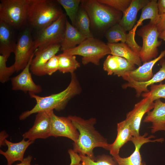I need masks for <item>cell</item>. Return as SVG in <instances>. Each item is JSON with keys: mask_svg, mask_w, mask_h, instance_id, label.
<instances>
[{"mask_svg": "<svg viewBox=\"0 0 165 165\" xmlns=\"http://www.w3.org/2000/svg\"><path fill=\"white\" fill-rule=\"evenodd\" d=\"M81 3L89 16L91 27L97 31H105L119 23L122 16L121 12L97 0H82Z\"/></svg>", "mask_w": 165, "mask_h": 165, "instance_id": "277c9868", "label": "cell"}, {"mask_svg": "<svg viewBox=\"0 0 165 165\" xmlns=\"http://www.w3.org/2000/svg\"><path fill=\"white\" fill-rule=\"evenodd\" d=\"M157 3L159 14L165 13V0H159Z\"/></svg>", "mask_w": 165, "mask_h": 165, "instance_id": "74e56055", "label": "cell"}, {"mask_svg": "<svg viewBox=\"0 0 165 165\" xmlns=\"http://www.w3.org/2000/svg\"><path fill=\"white\" fill-rule=\"evenodd\" d=\"M34 55L22 72L16 76L10 78L12 90H21L25 93L37 94L42 92V88L33 81L30 72V65Z\"/></svg>", "mask_w": 165, "mask_h": 165, "instance_id": "5bb4252c", "label": "cell"}, {"mask_svg": "<svg viewBox=\"0 0 165 165\" xmlns=\"http://www.w3.org/2000/svg\"><path fill=\"white\" fill-rule=\"evenodd\" d=\"M141 95L143 97H149L154 101L161 98L165 99V83L151 85L150 90L147 92L142 93Z\"/></svg>", "mask_w": 165, "mask_h": 165, "instance_id": "d6a6232c", "label": "cell"}, {"mask_svg": "<svg viewBox=\"0 0 165 165\" xmlns=\"http://www.w3.org/2000/svg\"><path fill=\"white\" fill-rule=\"evenodd\" d=\"M32 0H0V20L14 29L21 30L27 24Z\"/></svg>", "mask_w": 165, "mask_h": 165, "instance_id": "5b68a950", "label": "cell"}, {"mask_svg": "<svg viewBox=\"0 0 165 165\" xmlns=\"http://www.w3.org/2000/svg\"><path fill=\"white\" fill-rule=\"evenodd\" d=\"M78 131L79 135L75 142L73 143L74 151L79 154L86 155L93 160L96 159L93 152L97 147L109 150V144L94 127L96 119L91 118L84 119L76 116H68Z\"/></svg>", "mask_w": 165, "mask_h": 165, "instance_id": "6da1fadb", "label": "cell"}, {"mask_svg": "<svg viewBox=\"0 0 165 165\" xmlns=\"http://www.w3.org/2000/svg\"><path fill=\"white\" fill-rule=\"evenodd\" d=\"M165 56V49L156 58L144 63L138 68L126 73L125 75H127L135 81L143 82L148 81L154 75L152 71L153 66L157 62Z\"/></svg>", "mask_w": 165, "mask_h": 165, "instance_id": "cb8c5ba5", "label": "cell"}, {"mask_svg": "<svg viewBox=\"0 0 165 165\" xmlns=\"http://www.w3.org/2000/svg\"><path fill=\"white\" fill-rule=\"evenodd\" d=\"M90 22L86 10L81 6L79 8L76 17L74 27L86 38H94L90 29Z\"/></svg>", "mask_w": 165, "mask_h": 165, "instance_id": "83f0119b", "label": "cell"}, {"mask_svg": "<svg viewBox=\"0 0 165 165\" xmlns=\"http://www.w3.org/2000/svg\"><path fill=\"white\" fill-rule=\"evenodd\" d=\"M143 122L152 123L150 127L152 133L159 131H165V102L160 99L156 100L153 108L147 113Z\"/></svg>", "mask_w": 165, "mask_h": 165, "instance_id": "ac0fdd59", "label": "cell"}, {"mask_svg": "<svg viewBox=\"0 0 165 165\" xmlns=\"http://www.w3.org/2000/svg\"><path fill=\"white\" fill-rule=\"evenodd\" d=\"M154 102L149 97H144L127 114L125 120L130 125L133 136L140 135L139 130L142 119L145 114L153 108Z\"/></svg>", "mask_w": 165, "mask_h": 165, "instance_id": "8fae6325", "label": "cell"}, {"mask_svg": "<svg viewBox=\"0 0 165 165\" xmlns=\"http://www.w3.org/2000/svg\"><path fill=\"white\" fill-rule=\"evenodd\" d=\"M59 61L58 55H55L51 58L46 63L45 70L46 74L52 75L59 70Z\"/></svg>", "mask_w": 165, "mask_h": 165, "instance_id": "e575fe53", "label": "cell"}, {"mask_svg": "<svg viewBox=\"0 0 165 165\" xmlns=\"http://www.w3.org/2000/svg\"><path fill=\"white\" fill-rule=\"evenodd\" d=\"M7 59L4 56L0 55V82L2 83L9 81L10 76L16 71L14 64L9 67L6 65Z\"/></svg>", "mask_w": 165, "mask_h": 165, "instance_id": "1f68e13d", "label": "cell"}, {"mask_svg": "<svg viewBox=\"0 0 165 165\" xmlns=\"http://www.w3.org/2000/svg\"><path fill=\"white\" fill-rule=\"evenodd\" d=\"M66 15L64 13L44 28L36 32L34 38L35 51L51 45L61 43L66 28Z\"/></svg>", "mask_w": 165, "mask_h": 165, "instance_id": "ba28073f", "label": "cell"}, {"mask_svg": "<svg viewBox=\"0 0 165 165\" xmlns=\"http://www.w3.org/2000/svg\"><path fill=\"white\" fill-rule=\"evenodd\" d=\"M14 29L0 20V53L7 60L11 54L14 53L16 43Z\"/></svg>", "mask_w": 165, "mask_h": 165, "instance_id": "d6986e66", "label": "cell"}, {"mask_svg": "<svg viewBox=\"0 0 165 165\" xmlns=\"http://www.w3.org/2000/svg\"><path fill=\"white\" fill-rule=\"evenodd\" d=\"M32 156L29 155L26 157L23 160L16 165H38V164L31 165V164L32 159Z\"/></svg>", "mask_w": 165, "mask_h": 165, "instance_id": "ab89813d", "label": "cell"}, {"mask_svg": "<svg viewBox=\"0 0 165 165\" xmlns=\"http://www.w3.org/2000/svg\"><path fill=\"white\" fill-rule=\"evenodd\" d=\"M62 53L68 56H82V62L84 65L91 63L98 65L101 59L110 54L111 50L107 44L94 37L86 38L75 48L64 51Z\"/></svg>", "mask_w": 165, "mask_h": 165, "instance_id": "8992f818", "label": "cell"}, {"mask_svg": "<svg viewBox=\"0 0 165 165\" xmlns=\"http://www.w3.org/2000/svg\"><path fill=\"white\" fill-rule=\"evenodd\" d=\"M61 43L52 44L44 48L36 49L35 57L32 59L30 70L35 75L42 76L46 75L45 66L47 61L61 49Z\"/></svg>", "mask_w": 165, "mask_h": 165, "instance_id": "7c38bea8", "label": "cell"}, {"mask_svg": "<svg viewBox=\"0 0 165 165\" xmlns=\"http://www.w3.org/2000/svg\"><path fill=\"white\" fill-rule=\"evenodd\" d=\"M21 30L16 41L14 53V64L17 72L22 70L34 55V41L32 29L28 25Z\"/></svg>", "mask_w": 165, "mask_h": 165, "instance_id": "52a82bcc", "label": "cell"}, {"mask_svg": "<svg viewBox=\"0 0 165 165\" xmlns=\"http://www.w3.org/2000/svg\"><path fill=\"white\" fill-rule=\"evenodd\" d=\"M9 136L8 134L5 130H3L0 132V146H6L5 140L6 138Z\"/></svg>", "mask_w": 165, "mask_h": 165, "instance_id": "f35d334b", "label": "cell"}, {"mask_svg": "<svg viewBox=\"0 0 165 165\" xmlns=\"http://www.w3.org/2000/svg\"><path fill=\"white\" fill-rule=\"evenodd\" d=\"M159 38L165 41V30L160 33Z\"/></svg>", "mask_w": 165, "mask_h": 165, "instance_id": "60d3db41", "label": "cell"}, {"mask_svg": "<svg viewBox=\"0 0 165 165\" xmlns=\"http://www.w3.org/2000/svg\"><path fill=\"white\" fill-rule=\"evenodd\" d=\"M137 34L143 40L142 46L139 53L142 62H147L157 57L158 47L162 41L158 40L160 33L156 25L149 22L138 30Z\"/></svg>", "mask_w": 165, "mask_h": 165, "instance_id": "9c48e42d", "label": "cell"}, {"mask_svg": "<svg viewBox=\"0 0 165 165\" xmlns=\"http://www.w3.org/2000/svg\"><path fill=\"white\" fill-rule=\"evenodd\" d=\"M117 134L114 142L109 144L110 154L114 156L119 155L121 148L133 137L132 131L129 123L125 119L117 125Z\"/></svg>", "mask_w": 165, "mask_h": 165, "instance_id": "603a6c76", "label": "cell"}, {"mask_svg": "<svg viewBox=\"0 0 165 165\" xmlns=\"http://www.w3.org/2000/svg\"><path fill=\"white\" fill-rule=\"evenodd\" d=\"M111 50L110 54L124 58L134 64L140 66L142 61L139 54L126 43H107Z\"/></svg>", "mask_w": 165, "mask_h": 165, "instance_id": "484cf974", "label": "cell"}, {"mask_svg": "<svg viewBox=\"0 0 165 165\" xmlns=\"http://www.w3.org/2000/svg\"><path fill=\"white\" fill-rule=\"evenodd\" d=\"M57 0H32L27 24L36 31L50 25L64 13Z\"/></svg>", "mask_w": 165, "mask_h": 165, "instance_id": "3957f363", "label": "cell"}, {"mask_svg": "<svg viewBox=\"0 0 165 165\" xmlns=\"http://www.w3.org/2000/svg\"><path fill=\"white\" fill-rule=\"evenodd\" d=\"M80 0H57L59 3L65 10L66 14L69 17L74 26L76 15L79 11Z\"/></svg>", "mask_w": 165, "mask_h": 165, "instance_id": "f546056e", "label": "cell"}, {"mask_svg": "<svg viewBox=\"0 0 165 165\" xmlns=\"http://www.w3.org/2000/svg\"><path fill=\"white\" fill-rule=\"evenodd\" d=\"M105 36L109 43H117L119 42L129 44L128 33L119 23L116 24L105 31Z\"/></svg>", "mask_w": 165, "mask_h": 165, "instance_id": "4316f807", "label": "cell"}, {"mask_svg": "<svg viewBox=\"0 0 165 165\" xmlns=\"http://www.w3.org/2000/svg\"><path fill=\"white\" fill-rule=\"evenodd\" d=\"M135 65L126 59L109 55L103 63V69L108 75H117L122 77L126 73L135 69Z\"/></svg>", "mask_w": 165, "mask_h": 165, "instance_id": "e0dca14e", "label": "cell"}, {"mask_svg": "<svg viewBox=\"0 0 165 165\" xmlns=\"http://www.w3.org/2000/svg\"><path fill=\"white\" fill-rule=\"evenodd\" d=\"M46 112L50 118V136L65 137L76 142L79 138V133L69 116H57L53 110Z\"/></svg>", "mask_w": 165, "mask_h": 165, "instance_id": "30bf717a", "label": "cell"}, {"mask_svg": "<svg viewBox=\"0 0 165 165\" xmlns=\"http://www.w3.org/2000/svg\"><path fill=\"white\" fill-rule=\"evenodd\" d=\"M51 120L46 112L37 113L33 126L22 135L23 138L34 141L37 139H46L50 136Z\"/></svg>", "mask_w": 165, "mask_h": 165, "instance_id": "9a60e30c", "label": "cell"}, {"mask_svg": "<svg viewBox=\"0 0 165 165\" xmlns=\"http://www.w3.org/2000/svg\"><path fill=\"white\" fill-rule=\"evenodd\" d=\"M147 135V134L145 133L142 136H133L132 138L130 141L134 145L135 149L133 152L129 157L122 158L119 155L113 156L118 165H146L144 162H142L140 154V149L141 146L148 142H161L164 140L163 138L152 140L151 139L154 138V136L151 135L146 137Z\"/></svg>", "mask_w": 165, "mask_h": 165, "instance_id": "4fadbf2b", "label": "cell"}, {"mask_svg": "<svg viewBox=\"0 0 165 165\" xmlns=\"http://www.w3.org/2000/svg\"><path fill=\"white\" fill-rule=\"evenodd\" d=\"M34 141L28 140L25 141L23 139L17 143H13L7 140L5 143L8 147L7 151L4 152L0 150V154L6 158L7 162V165H12L15 161H22L24 159V153L28 146Z\"/></svg>", "mask_w": 165, "mask_h": 165, "instance_id": "ffe728a7", "label": "cell"}, {"mask_svg": "<svg viewBox=\"0 0 165 165\" xmlns=\"http://www.w3.org/2000/svg\"><path fill=\"white\" fill-rule=\"evenodd\" d=\"M79 155L81 162L78 165H118L113 157L105 154L97 156L95 160L86 155Z\"/></svg>", "mask_w": 165, "mask_h": 165, "instance_id": "4dcf8cb0", "label": "cell"}, {"mask_svg": "<svg viewBox=\"0 0 165 165\" xmlns=\"http://www.w3.org/2000/svg\"><path fill=\"white\" fill-rule=\"evenodd\" d=\"M71 74V81L69 85L61 92L45 97L29 93L30 97L35 100L36 104L31 110L22 113L19 117V119L24 120L32 114L40 112H47L54 109L60 111L64 109L68 101L79 94L81 90L76 75L74 73Z\"/></svg>", "mask_w": 165, "mask_h": 165, "instance_id": "7a4b0ae2", "label": "cell"}, {"mask_svg": "<svg viewBox=\"0 0 165 165\" xmlns=\"http://www.w3.org/2000/svg\"><path fill=\"white\" fill-rule=\"evenodd\" d=\"M157 2L156 0H150L142 9L139 19L132 29L128 33L129 40L131 42H136L135 39L136 30L137 28L141 24L143 21L149 19L150 20V22L156 25L158 23L160 14L159 12Z\"/></svg>", "mask_w": 165, "mask_h": 165, "instance_id": "44dd1931", "label": "cell"}, {"mask_svg": "<svg viewBox=\"0 0 165 165\" xmlns=\"http://www.w3.org/2000/svg\"><path fill=\"white\" fill-rule=\"evenodd\" d=\"M156 26L159 33L165 30V13L160 14L159 21Z\"/></svg>", "mask_w": 165, "mask_h": 165, "instance_id": "8d00e7d4", "label": "cell"}, {"mask_svg": "<svg viewBox=\"0 0 165 165\" xmlns=\"http://www.w3.org/2000/svg\"><path fill=\"white\" fill-rule=\"evenodd\" d=\"M149 0H132L131 2L125 11L119 22L127 31L131 30L136 21L138 12L142 9L150 1Z\"/></svg>", "mask_w": 165, "mask_h": 165, "instance_id": "7402d4cb", "label": "cell"}, {"mask_svg": "<svg viewBox=\"0 0 165 165\" xmlns=\"http://www.w3.org/2000/svg\"><path fill=\"white\" fill-rule=\"evenodd\" d=\"M86 38L85 36L79 32L67 20L64 37L61 43V50L63 52L73 49Z\"/></svg>", "mask_w": 165, "mask_h": 165, "instance_id": "d4e9b609", "label": "cell"}, {"mask_svg": "<svg viewBox=\"0 0 165 165\" xmlns=\"http://www.w3.org/2000/svg\"><path fill=\"white\" fill-rule=\"evenodd\" d=\"M60 72L63 73H70L72 74L80 67V63L76 59L75 55L66 56L62 53L58 55Z\"/></svg>", "mask_w": 165, "mask_h": 165, "instance_id": "f1b7e54d", "label": "cell"}, {"mask_svg": "<svg viewBox=\"0 0 165 165\" xmlns=\"http://www.w3.org/2000/svg\"><path fill=\"white\" fill-rule=\"evenodd\" d=\"M161 67L159 71L154 74L152 77L148 81L146 82H139L135 81L132 79L127 75H125L122 77L127 82L123 84V87L124 88L131 87L135 89L136 95L139 96L141 93L147 92L149 91L148 89L149 86L154 84L155 83L161 82L165 79V59L162 58L160 61Z\"/></svg>", "mask_w": 165, "mask_h": 165, "instance_id": "2e32d148", "label": "cell"}, {"mask_svg": "<svg viewBox=\"0 0 165 165\" xmlns=\"http://www.w3.org/2000/svg\"><path fill=\"white\" fill-rule=\"evenodd\" d=\"M132 0H97L123 13L130 5Z\"/></svg>", "mask_w": 165, "mask_h": 165, "instance_id": "836d02e7", "label": "cell"}, {"mask_svg": "<svg viewBox=\"0 0 165 165\" xmlns=\"http://www.w3.org/2000/svg\"><path fill=\"white\" fill-rule=\"evenodd\" d=\"M68 152L70 155L71 160V162L69 165H79L81 162V158L80 155L71 149H69Z\"/></svg>", "mask_w": 165, "mask_h": 165, "instance_id": "d590c367", "label": "cell"}]
</instances>
